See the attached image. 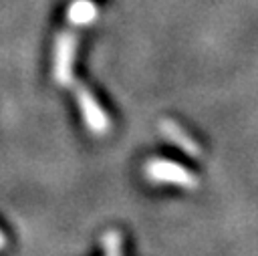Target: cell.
I'll use <instances>...</instances> for the list:
<instances>
[{
  "label": "cell",
  "mask_w": 258,
  "mask_h": 256,
  "mask_svg": "<svg viewBox=\"0 0 258 256\" xmlns=\"http://www.w3.org/2000/svg\"><path fill=\"white\" fill-rule=\"evenodd\" d=\"M75 30H77V26L71 24L56 38L52 75H54L56 83H60V85L75 83V79H73V58H75V50H77V32Z\"/></svg>",
  "instance_id": "cell-1"
},
{
  "label": "cell",
  "mask_w": 258,
  "mask_h": 256,
  "mask_svg": "<svg viewBox=\"0 0 258 256\" xmlns=\"http://www.w3.org/2000/svg\"><path fill=\"white\" fill-rule=\"evenodd\" d=\"M145 173L153 181H169V183L183 185L187 189H194L198 185V179H196L194 173H189L185 167H181L173 161H165V159L149 161L147 167H145Z\"/></svg>",
  "instance_id": "cell-2"
},
{
  "label": "cell",
  "mask_w": 258,
  "mask_h": 256,
  "mask_svg": "<svg viewBox=\"0 0 258 256\" xmlns=\"http://www.w3.org/2000/svg\"><path fill=\"white\" fill-rule=\"evenodd\" d=\"M71 87L75 89V95H77V101H79V107H81V113H83V117H85L87 127H89L93 133H97V135L105 133L107 127H109V119H107V115L103 113V109H101V105L97 103V99H95V97L91 95V91H89L85 85H81V83H73Z\"/></svg>",
  "instance_id": "cell-3"
},
{
  "label": "cell",
  "mask_w": 258,
  "mask_h": 256,
  "mask_svg": "<svg viewBox=\"0 0 258 256\" xmlns=\"http://www.w3.org/2000/svg\"><path fill=\"white\" fill-rule=\"evenodd\" d=\"M159 131L173 143V145H177L181 151H185V153H189V155H194V157H200L202 155V149H200V145L175 123V121H171V119H163L161 123H159Z\"/></svg>",
  "instance_id": "cell-4"
},
{
  "label": "cell",
  "mask_w": 258,
  "mask_h": 256,
  "mask_svg": "<svg viewBox=\"0 0 258 256\" xmlns=\"http://www.w3.org/2000/svg\"><path fill=\"white\" fill-rule=\"evenodd\" d=\"M95 16H97V6L91 0H75L67 12L69 24H75V26H83L91 22Z\"/></svg>",
  "instance_id": "cell-5"
},
{
  "label": "cell",
  "mask_w": 258,
  "mask_h": 256,
  "mask_svg": "<svg viewBox=\"0 0 258 256\" xmlns=\"http://www.w3.org/2000/svg\"><path fill=\"white\" fill-rule=\"evenodd\" d=\"M105 256H121V236L117 232H107L103 236Z\"/></svg>",
  "instance_id": "cell-6"
},
{
  "label": "cell",
  "mask_w": 258,
  "mask_h": 256,
  "mask_svg": "<svg viewBox=\"0 0 258 256\" xmlns=\"http://www.w3.org/2000/svg\"><path fill=\"white\" fill-rule=\"evenodd\" d=\"M0 246H4V236H2V232H0Z\"/></svg>",
  "instance_id": "cell-7"
}]
</instances>
